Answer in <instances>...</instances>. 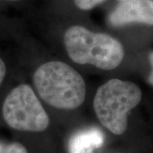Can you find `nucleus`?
Wrapping results in <instances>:
<instances>
[{"mask_svg":"<svg viewBox=\"0 0 153 153\" xmlns=\"http://www.w3.org/2000/svg\"><path fill=\"white\" fill-rule=\"evenodd\" d=\"M66 52L72 61L112 70L120 65L124 49L118 40L105 33H93L81 26H72L64 35Z\"/></svg>","mask_w":153,"mask_h":153,"instance_id":"2","label":"nucleus"},{"mask_svg":"<svg viewBox=\"0 0 153 153\" xmlns=\"http://www.w3.org/2000/svg\"><path fill=\"white\" fill-rule=\"evenodd\" d=\"M142 92L135 83L112 78L99 88L94 109L100 123L114 134H122L128 127V113L141 100Z\"/></svg>","mask_w":153,"mask_h":153,"instance_id":"3","label":"nucleus"},{"mask_svg":"<svg viewBox=\"0 0 153 153\" xmlns=\"http://www.w3.org/2000/svg\"><path fill=\"white\" fill-rule=\"evenodd\" d=\"M0 153H27V151L20 143H11L9 145L0 144Z\"/></svg>","mask_w":153,"mask_h":153,"instance_id":"7","label":"nucleus"},{"mask_svg":"<svg viewBox=\"0 0 153 153\" xmlns=\"http://www.w3.org/2000/svg\"><path fill=\"white\" fill-rule=\"evenodd\" d=\"M33 82L40 98L57 109H76L84 101L86 85L82 76L64 62L41 65L34 73Z\"/></svg>","mask_w":153,"mask_h":153,"instance_id":"1","label":"nucleus"},{"mask_svg":"<svg viewBox=\"0 0 153 153\" xmlns=\"http://www.w3.org/2000/svg\"><path fill=\"white\" fill-rule=\"evenodd\" d=\"M105 0H74L76 6L82 10H90Z\"/></svg>","mask_w":153,"mask_h":153,"instance_id":"8","label":"nucleus"},{"mask_svg":"<svg viewBox=\"0 0 153 153\" xmlns=\"http://www.w3.org/2000/svg\"><path fill=\"white\" fill-rule=\"evenodd\" d=\"M6 75V66L4 62L0 58V85L4 81Z\"/></svg>","mask_w":153,"mask_h":153,"instance_id":"9","label":"nucleus"},{"mask_svg":"<svg viewBox=\"0 0 153 153\" xmlns=\"http://www.w3.org/2000/svg\"><path fill=\"white\" fill-rule=\"evenodd\" d=\"M112 27L131 23L153 25V0H126L121 2L108 16Z\"/></svg>","mask_w":153,"mask_h":153,"instance_id":"5","label":"nucleus"},{"mask_svg":"<svg viewBox=\"0 0 153 153\" xmlns=\"http://www.w3.org/2000/svg\"><path fill=\"white\" fill-rule=\"evenodd\" d=\"M104 142L102 133L97 128L79 132L72 137L69 143V153H92Z\"/></svg>","mask_w":153,"mask_h":153,"instance_id":"6","label":"nucleus"},{"mask_svg":"<svg viewBox=\"0 0 153 153\" xmlns=\"http://www.w3.org/2000/svg\"><path fill=\"white\" fill-rule=\"evenodd\" d=\"M3 116L8 125L19 131L43 132L49 125V116L27 84L17 86L8 94Z\"/></svg>","mask_w":153,"mask_h":153,"instance_id":"4","label":"nucleus"},{"mask_svg":"<svg viewBox=\"0 0 153 153\" xmlns=\"http://www.w3.org/2000/svg\"><path fill=\"white\" fill-rule=\"evenodd\" d=\"M119 1H121V2H123V1H126V0H119Z\"/></svg>","mask_w":153,"mask_h":153,"instance_id":"11","label":"nucleus"},{"mask_svg":"<svg viewBox=\"0 0 153 153\" xmlns=\"http://www.w3.org/2000/svg\"><path fill=\"white\" fill-rule=\"evenodd\" d=\"M149 59H150V63H151V66H152V72L149 76V82L153 85V52H152L150 54V56H149Z\"/></svg>","mask_w":153,"mask_h":153,"instance_id":"10","label":"nucleus"}]
</instances>
